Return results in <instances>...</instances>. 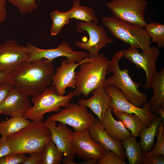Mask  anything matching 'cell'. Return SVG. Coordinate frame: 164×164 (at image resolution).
I'll list each match as a JSON object with an SVG mask.
<instances>
[{
  "label": "cell",
  "mask_w": 164,
  "mask_h": 164,
  "mask_svg": "<svg viewBox=\"0 0 164 164\" xmlns=\"http://www.w3.org/2000/svg\"><path fill=\"white\" fill-rule=\"evenodd\" d=\"M153 95L149 104L151 112L155 113L158 108L164 105V68L157 72L152 81L151 87Z\"/></svg>",
  "instance_id": "44dd1931"
},
{
  "label": "cell",
  "mask_w": 164,
  "mask_h": 164,
  "mask_svg": "<svg viewBox=\"0 0 164 164\" xmlns=\"http://www.w3.org/2000/svg\"><path fill=\"white\" fill-rule=\"evenodd\" d=\"M145 29L152 41L159 48L164 47V25L152 22L146 24Z\"/></svg>",
  "instance_id": "83f0119b"
},
{
  "label": "cell",
  "mask_w": 164,
  "mask_h": 164,
  "mask_svg": "<svg viewBox=\"0 0 164 164\" xmlns=\"http://www.w3.org/2000/svg\"><path fill=\"white\" fill-rule=\"evenodd\" d=\"M122 57L134 64L137 68L142 69L146 75V81L143 85L145 90L151 87L153 79L157 71L156 62L160 54L159 49L155 46L140 52L138 49L129 47L121 50Z\"/></svg>",
  "instance_id": "30bf717a"
},
{
  "label": "cell",
  "mask_w": 164,
  "mask_h": 164,
  "mask_svg": "<svg viewBox=\"0 0 164 164\" xmlns=\"http://www.w3.org/2000/svg\"><path fill=\"white\" fill-rule=\"evenodd\" d=\"M136 138L132 135L122 142L129 164H142L143 154Z\"/></svg>",
  "instance_id": "cb8c5ba5"
},
{
  "label": "cell",
  "mask_w": 164,
  "mask_h": 164,
  "mask_svg": "<svg viewBox=\"0 0 164 164\" xmlns=\"http://www.w3.org/2000/svg\"><path fill=\"white\" fill-rule=\"evenodd\" d=\"M43 122L50 130L51 139L63 155L74 160L76 155L72 144L73 132L67 125L60 122L56 125V122L47 119Z\"/></svg>",
  "instance_id": "2e32d148"
},
{
  "label": "cell",
  "mask_w": 164,
  "mask_h": 164,
  "mask_svg": "<svg viewBox=\"0 0 164 164\" xmlns=\"http://www.w3.org/2000/svg\"><path fill=\"white\" fill-rule=\"evenodd\" d=\"M32 106L28 96L14 87L0 103V114L22 116Z\"/></svg>",
  "instance_id": "e0dca14e"
},
{
  "label": "cell",
  "mask_w": 164,
  "mask_h": 164,
  "mask_svg": "<svg viewBox=\"0 0 164 164\" xmlns=\"http://www.w3.org/2000/svg\"><path fill=\"white\" fill-rule=\"evenodd\" d=\"M122 56L121 50H118L110 60L108 72H112L113 75L106 79L107 84L118 88L129 102L139 107L147 101V95L139 90L141 84L132 80L129 75V69H120L119 61Z\"/></svg>",
  "instance_id": "277c9868"
},
{
  "label": "cell",
  "mask_w": 164,
  "mask_h": 164,
  "mask_svg": "<svg viewBox=\"0 0 164 164\" xmlns=\"http://www.w3.org/2000/svg\"><path fill=\"white\" fill-rule=\"evenodd\" d=\"M30 56L29 48L17 41L10 40L0 44V70L10 73L28 61Z\"/></svg>",
  "instance_id": "7c38bea8"
},
{
  "label": "cell",
  "mask_w": 164,
  "mask_h": 164,
  "mask_svg": "<svg viewBox=\"0 0 164 164\" xmlns=\"http://www.w3.org/2000/svg\"><path fill=\"white\" fill-rule=\"evenodd\" d=\"M72 144L76 155L85 161L92 159L99 160L107 152L101 144L92 138L88 128L80 132H73Z\"/></svg>",
  "instance_id": "5bb4252c"
},
{
  "label": "cell",
  "mask_w": 164,
  "mask_h": 164,
  "mask_svg": "<svg viewBox=\"0 0 164 164\" xmlns=\"http://www.w3.org/2000/svg\"><path fill=\"white\" fill-rule=\"evenodd\" d=\"M63 153L51 139L45 145L42 154L40 164H60Z\"/></svg>",
  "instance_id": "4316f807"
},
{
  "label": "cell",
  "mask_w": 164,
  "mask_h": 164,
  "mask_svg": "<svg viewBox=\"0 0 164 164\" xmlns=\"http://www.w3.org/2000/svg\"><path fill=\"white\" fill-rule=\"evenodd\" d=\"M7 0H0V24L3 23L5 20L7 15L6 7Z\"/></svg>",
  "instance_id": "74e56055"
},
{
  "label": "cell",
  "mask_w": 164,
  "mask_h": 164,
  "mask_svg": "<svg viewBox=\"0 0 164 164\" xmlns=\"http://www.w3.org/2000/svg\"><path fill=\"white\" fill-rule=\"evenodd\" d=\"M105 88L101 86L96 88L91 92L93 95L91 97L87 99L80 98L78 101V104L89 108L101 122L110 107L111 100V97L106 92Z\"/></svg>",
  "instance_id": "d6986e66"
},
{
  "label": "cell",
  "mask_w": 164,
  "mask_h": 164,
  "mask_svg": "<svg viewBox=\"0 0 164 164\" xmlns=\"http://www.w3.org/2000/svg\"><path fill=\"white\" fill-rule=\"evenodd\" d=\"M80 2V0L73 1L72 8L67 11L70 18L86 22L92 21L98 24V20L94 9L91 7L81 5Z\"/></svg>",
  "instance_id": "d4e9b609"
},
{
  "label": "cell",
  "mask_w": 164,
  "mask_h": 164,
  "mask_svg": "<svg viewBox=\"0 0 164 164\" xmlns=\"http://www.w3.org/2000/svg\"><path fill=\"white\" fill-rule=\"evenodd\" d=\"M52 20L50 29L51 36H55L60 32L61 29L70 21V18L67 12H61L55 10L50 14Z\"/></svg>",
  "instance_id": "f1b7e54d"
},
{
  "label": "cell",
  "mask_w": 164,
  "mask_h": 164,
  "mask_svg": "<svg viewBox=\"0 0 164 164\" xmlns=\"http://www.w3.org/2000/svg\"><path fill=\"white\" fill-rule=\"evenodd\" d=\"M10 73L7 71L0 70V83L9 80Z\"/></svg>",
  "instance_id": "f35d334b"
},
{
  "label": "cell",
  "mask_w": 164,
  "mask_h": 164,
  "mask_svg": "<svg viewBox=\"0 0 164 164\" xmlns=\"http://www.w3.org/2000/svg\"><path fill=\"white\" fill-rule=\"evenodd\" d=\"M142 164H164V156L160 155H143Z\"/></svg>",
  "instance_id": "e575fe53"
},
{
  "label": "cell",
  "mask_w": 164,
  "mask_h": 164,
  "mask_svg": "<svg viewBox=\"0 0 164 164\" xmlns=\"http://www.w3.org/2000/svg\"><path fill=\"white\" fill-rule=\"evenodd\" d=\"M62 162L64 164H77L73 162V160L66 157L64 156L63 158Z\"/></svg>",
  "instance_id": "60d3db41"
},
{
  "label": "cell",
  "mask_w": 164,
  "mask_h": 164,
  "mask_svg": "<svg viewBox=\"0 0 164 164\" xmlns=\"http://www.w3.org/2000/svg\"><path fill=\"white\" fill-rule=\"evenodd\" d=\"M163 120L160 115L154 119L150 125L142 129L139 133V144L143 154L152 149L154 144V139L157 135L159 126ZM163 121H164L163 120Z\"/></svg>",
  "instance_id": "7402d4cb"
},
{
  "label": "cell",
  "mask_w": 164,
  "mask_h": 164,
  "mask_svg": "<svg viewBox=\"0 0 164 164\" xmlns=\"http://www.w3.org/2000/svg\"><path fill=\"white\" fill-rule=\"evenodd\" d=\"M76 30L78 33L86 31L89 35L88 40L85 42L77 41L75 44L78 48L87 50L89 58L96 57L101 49L105 47L107 44L114 41V39L108 36L107 32L102 26L92 21L77 23Z\"/></svg>",
  "instance_id": "52a82bcc"
},
{
  "label": "cell",
  "mask_w": 164,
  "mask_h": 164,
  "mask_svg": "<svg viewBox=\"0 0 164 164\" xmlns=\"http://www.w3.org/2000/svg\"><path fill=\"white\" fill-rule=\"evenodd\" d=\"M102 24L116 38L131 47L145 51L150 47V38L144 27L113 16H103Z\"/></svg>",
  "instance_id": "5b68a950"
},
{
  "label": "cell",
  "mask_w": 164,
  "mask_h": 164,
  "mask_svg": "<svg viewBox=\"0 0 164 164\" xmlns=\"http://www.w3.org/2000/svg\"><path fill=\"white\" fill-rule=\"evenodd\" d=\"M26 45L30 52L28 61H36L42 58L53 60L59 57H65L69 62L78 63L88 56V53L86 52L74 51L66 41L59 44L56 48L53 49H40L29 43Z\"/></svg>",
  "instance_id": "4fadbf2b"
},
{
  "label": "cell",
  "mask_w": 164,
  "mask_h": 164,
  "mask_svg": "<svg viewBox=\"0 0 164 164\" xmlns=\"http://www.w3.org/2000/svg\"><path fill=\"white\" fill-rule=\"evenodd\" d=\"M88 129L91 138L95 142L101 144L107 150L115 152L122 160H125L126 158L122 142L111 137L98 119H95Z\"/></svg>",
  "instance_id": "ac0fdd59"
},
{
  "label": "cell",
  "mask_w": 164,
  "mask_h": 164,
  "mask_svg": "<svg viewBox=\"0 0 164 164\" xmlns=\"http://www.w3.org/2000/svg\"><path fill=\"white\" fill-rule=\"evenodd\" d=\"M97 164H125L126 162L115 152L107 150L104 157L98 160Z\"/></svg>",
  "instance_id": "1f68e13d"
},
{
  "label": "cell",
  "mask_w": 164,
  "mask_h": 164,
  "mask_svg": "<svg viewBox=\"0 0 164 164\" xmlns=\"http://www.w3.org/2000/svg\"><path fill=\"white\" fill-rule=\"evenodd\" d=\"M47 119L71 126L76 132L88 128L95 119L87 107L75 103H70Z\"/></svg>",
  "instance_id": "9c48e42d"
},
{
  "label": "cell",
  "mask_w": 164,
  "mask_h": 164,
  "mask_svg": "<svg viewBox=\"0 0 164 164\" xmlns=\"http://www.w3.org/2000/svg\"><path fill=\"white\" fill-rule=\"evenodd\" d=\"M109 61L102 53L81 63L76 73L73 91L75 95L82 94L86 97L94 89L101 86L106 87Z\"/></svg>",
  "instance_id": "7a4b0ae2"
},
{
  "label": "cell",
  "mask_w": 164,
  "mask_h": 164,
  "mask_svg": "<svg viewBox=\"0 0 164 164\" xmlns=\"http://www.w3.org/2000/svg\"><path fill=\"white\" fill-rule=\"evenodd\" d=\"M7 138L11 154L42 152L46 144L51 139L50 132L43 122L33 121Z\"/></svg>",
  "instance_id": "3957f363"
},
{
  "label": "cell",
  "mask_w": 164,
  "mask_h": 164,
  "mask_svg": "<svg viewBox=\"0 0 164 164\" xmlns=\"http://www.w3.org/2000/svg\"><path fill=\"white\" fill-rule=\"evenodd\" d=\"M74 96L73 91L66 95H59L56 92L53 86H49L41 94L33 96L31 101L33 105L23 116L32 121L43 122L44 114L58 112L61 107H67Z\"/></svg>",
  "instance_id": "8992f818"
},
{
  "label": "cell",
  "mask_w": 164,
  "mask_h": 164,
  "mask_svg": "<svg viewBox=\"0 0 164 164\" xmlns=\"http://www.w3.org/2000/svg\"><path fill=\"white\" fill-rule=\"evenodd\" d=\"M14 88L9 80L0 83V103L6 97Z\"/></svg>",
  "instance_id": "836d02e7"
},
{
  "label": "cell",
  "mask_w": 164,
  "mask_h": 164,
  "mask_svg": "<svg viewBox=\"0 0 164 164\" xmlns=\"http://www.w3.org/2000/svg\"><path fill=\"white\" fill-rule=\"evenodd\" d=\"M147 5L146 0H112L106 4L114 17L144 27L147 24L144 19Z\"/></svg>",
  "instance_id": "ba28073f"
},
{
  "label": "cell",
  "mask_w": 164,
  "mask_h": 164,
  "mask_svg": "<svg viewBox=\"0 0 164 164\" xmlns=\"http://www.w3.org/2000/svg\"><path fill=\"white\" fill-rule=\"evenodd\" d=\"M30 122L23 116L10 117L0 121V134L2 137H7L27 126Z\"/></svg>",
  "instance_id": "484cf974"
},
{
  "label": "cell",
  "mask_w": 164,
  "mask_h": 164,
  "mask_svg": "<svg viewBox=\"0 0 164 164\" xmlns=\"http://www.w3.org/2000/svg\"><path fill=\"white\" fill-rule=\"evenodd\" d=\"M10 144L7 137L0 138V159L11 153Z\"/></svg>",
  "instance_id": "d590c367"
},
{
  "label": "cell",
  "mask_w": 164,
  "mask_h": 164,
  "mask_svg": "<svg viewBox=\"0 0 164 164\" xmlns=\"http://www.w3.org/2000/svg\"><path fill=\"white\" fill-rule=\"evenodd\" d=\"M16 7L20 13L25 15L31 13L38 7L37 1L40 0H7Z\"/></svg>",
  "instance_id": "f546056e"
},
{
  "label": "cell",
  "mask_w": 164,
  "mask_h": 164,
  "mask_svg": "<svg viewBox=\"0 0 164 164\" xmlns=\"http://www.w3.org/2000/svg\"><path fill=\"white\" fill-rule=\"evenodd\" d=\"M53 62L42 58L25 62L10 73L9 81L28 96L39 94L50 86L55 73Z\"/></svg>",
  "instance_id": "6da1fadb"
},
{
  "label": "cell",
  "mask_w": 164,
  "mask_h": 164,
  "mask_svg": "<svg viewBox=\"0 0 164 164\" xmlns=\"http://www.w3.org/2000/svg\"><path fill=\"white\" fill-rule=\"evenodd\" d=\"M42 152H36L30 154L23 164H40Z\"/></svg>",
  "instance_id": "8d00e7d4"
},
{
  "label": "cell",
  "mask_w": 164,
  "mask_h": 164,
  "mask_svg": "<svg viewBox=\"0 0 164 164\" xmlns=\"http://www.w3.org/2000/svg\"><path fill=\"white\" fill-rule=\"evenodd\" d=\"M113 113L115 117L122 122L131 132L132 136H139L141 130L148 126L144 121L135 114L119 111H113Z\"/></svg>",
  "instance_id": "603a6c76"
},
{
  "label": "cell",
  "mask_w": 164,
  "mask_h": 164,
  "mask_svg": "<svg viewBox=\"0 0 164 164\" xmlns=\"http://www.w3.org/2000/svg\"><path fill=\"white\" fill-rule=\"evenodd\" d=\"M110 107L107 110L101 123L108 134L114 139L122 142L132 136L130 131L121 121L114 118Z\"/></svg>",
  "instance_id": "ffe728a7"
},
{
  "label": "cell",
  "mask_w": 164,
  "mask_h": 164,
  "mask_svg": "<svg viewBox=\"0 0 164 164\" xmlns=\"http://www.w3.org/2000/svg\"><path fill=\"white\" fill-rule=\"evenodd\" d=\"M90 58L87 57L78 63L70 62L63 59L60 66L56 68L51 80L52 85L54 86L57 94L63 96L67 88H75L76 68Z\"/></svg>",
  "instance_id": "9a60e30c"
},
{
  "label": "cell",
  "mask_w": 164,
  "mask_h": 164,
  "mask_svg": "<svg viewBox=\"0 0 164 164\" xmlns=\"http://www.w3.org/2000/svg\"><path fill=\"white\" fill-rule=\"evenodd\" d=\"M163 124L162 122L159 128L155 147L148 152L143 154V155H160L164 156V128Z\"/></svg>",
  "instance_id": "4dcf8cb0"
},
{
  "label": "cell",
  "mask_w": 164,
  "mask_h": 164,
  "mask_svg": "<svg viewBox=\"0 0 164 164\" xmlns=\"http://www.w3.org/2000/svg\"><path fill=\"white\" fill-rule=\"evenodd\" d=\"M155 113L158 115H160L164 120V105L159 107L157 109Z\"/></svg>",
  "instance_id": "ab89813d"
},
{
  "label": "cell",
  "mask_w": 164,
  "mask_h": 164,
  "mask_svg": "<svg viewBox=\"0 0 164 164\" xmlns=\"http://www.w3.org/2000/svg\"><path fill=\"white\" fill-rule=\"evenodd\" d=\"M106 92L111 97V100L110 107L112 111L135 114L144 121L148 126L157 116L150 110L149 102H146L142 108L137 107L129 102L123 93L117 87L108 85L105 88Z\"/></svg>",
  "instance_id": "8fae6325"
},
{
  "label": "cell",
  "mask_w": 164,
  "mask_h": 164,
  "mask_svg": "<svg viewBox=\"0 0 164 164\" xmlns=\"http://www.w3.org/2000/svg\"><path fill=\"white\" fill-rule=\"evenodd\" d=\"M27 157L25 153L10 154L0 159V164H23Z\"/></svg>",
  "instance_id": "d6a6232c"
}]
</instances>
